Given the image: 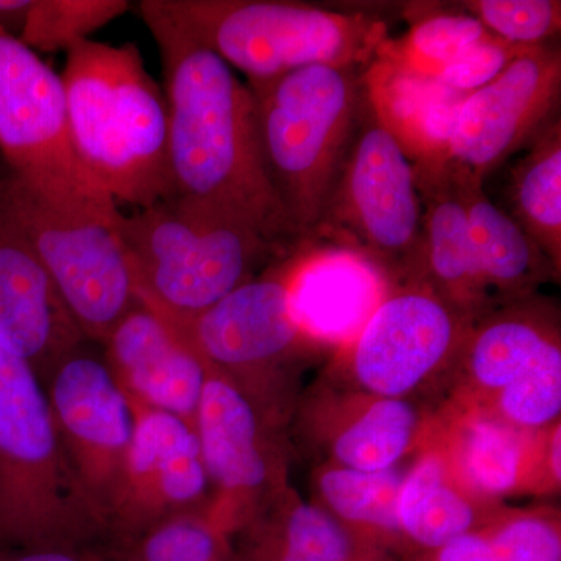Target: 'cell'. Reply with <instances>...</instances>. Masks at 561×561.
Returning a JSON list of instances; mask_svg holds the SVG:
<instances>
[{"mask_svg": "<svg viewBox=\"0 0 561 561\" xmlns=\"http://www.w3.org/2000/svg\"><path fill=\"white\" fill-rule=\"evenodd\" d=\"M241 545L236 546L241 561H320L254 534H241Z\"/></svg>", "mask_w": 561, "mask_h": 561, "instance_id": "obj_37", "label": "cell"}, {"mask_svg": "<svg viewBox=\"0 0 561 561\" xmlns=\"http://www.w3.org/2000/svg\"><path fill=\"white\" fill-rule=\"evenodd\" d=\"M526 149L511 173L508 214L561 272V121Z\"/></svg>", "mask_w": 561, "mask_h": 561, "instance_id": "obj_27", "label": "cell"}, {"mask_svg": "<svg viewBox=\"0 0 561 561\" xmlns=\"http://www.w3.org/2000/svg\"><path fill=\"white\" fill-rule=\"evenodd\" d=\"M0 206L46 265L84 337L105 342L139 302L117 203L106 192L39 187L11 173L0 180Z\"/></svg>", "mask_w": 561, "mask_h": 561, "instance_id": "obj_6", "label": "cell"}, {"mask_svg": "<svg viewBox=\"0 0 561 561\" xmlns=\"http://www.w3.org/2000/svg\"><path fill=\"white\" fill-rule=\"evenodd\" d=\"M70 467L106 526L135 431V411L108 364L91 354L65 357L43 383Z\"/></svg>", "mask_w": 561, "mask_h": 561, "instance_id": "obj_15", "label": "cell"}, {"mask_svg": "<svg viewBox=\"0 0 561 561\" xmlns=\"http://www.w3.org/2000/svg\"><path fill=\"white\" fill-rule=\"evenodd\" d=\"M459 404V402H457ZM497 419L524 431L559 423L561 413V341L551 343L515 381L481 402Z\"/></svg>", "mask_w": 561, "mask_h": 561, "instance_id": "obj_31", "label": "cell"}, {"mask_svg": "<svg viewBox=\"0 0 561 561\" xmlns=\"http://www.w3.org/2000/svg\"><path fill=\"white\" fill-rule=\"evenodd\" d=\"M489 35L481 22L461 9L427 11L413 20L401 38L387 39L376 57L409 76L437 80L456 58Z\"/></svg>", "mask_w": 561, "mask_h": 561, "instance_id": "obj_29", "label": "cell"}, {"mask_svg": "<svg viewBox=\"0 0 561 561\" xmlns=\"http://www.w3.org/2000/svg\"><path fill=\"white\" fill-rule=\"evenodd\" d=\"M84 339L46 265L0 206V348L44 383Z\"/></svg>", "mask_w": 561, "mask_h": 561, "instance_id": "obj_18", "label": "cell"}, {"mask_svg": "<svg viewBox=\"0 0 561 561\" xmlns=\"http://www.w3.org/2000/svg\"><path fill=\"white\" fill-rule=\"evenodd\" d=\"M421 225L415 169L365 92L359 127L312 243L353 254L390 287L402 286L415 273Z\"/></svg>", "mask_w": 561, "mask_h": 561, "instance_id": "obj_9", "label": "cell"}, {"mask_svg": "<svg viewBox=\"0 0 561 561\" xmlns=\"http://www.w3.org/2000/svg\"><path fill=\"white\" fill-rule=\"evenodd\" d=\"M404 472L359 471L317 463L311 476L312 501L365 540L397 557L404 556L398 526V494Z\"/></svg>", "mask_w": 561, "mask_h": 561, "instance_id": "obj_26", "label": "cell"}, {"mask_svg": "<svg viewBox=\"0 0 561 561\" xmlns=\"http://www.w3.org/2000/svg\"><path fill=\"white\" fill-rule=\"evenodd\" d=\"M103 343L106 364L131 402L194 426L209 367L169 321L138 302Z\"/></svg>", "mask_w": 561, "mask_h": 561, "instance_id": "obj_20", "label": "cell"}, {"mask_svg": "<svg viewBox=\"0 0 561 561\" xmlns=\"http://www.w3.org/2000/svg\"><path fill=\"white\" fill-rule=\"evenodd\" d=\"M364 87L373 110L411 160L416 176L445 171L463 95L438 81L401 72L378 57L364 68Z\"/></svg>", "mask_w": 561, "mask_h": 561, "instance_id": "obj_23", "label": "cell"}, {"mask_svg": "<svg viewBox=\"0 0 561 561\" xmlns=\"http://www.w3.org/2000/svg\"><path fill=\"white\" fill-rule=\"evenodd\" d=\"M423 443L435 446L461 485L489 504L560 493V424L524 431L479 405L445 401L430 409Z\"/></svg>", "mask_w": 561, "mask_h": 561, "instance_id": "obj_12", "label": "cell"}, {"mask_svg": "<svg viewBox=\"0 0 561 561\" xmlns=\"http://www.w3.org/2000/svg\"><path fill=\"white\" fill-rule=\"evenodd\" d=\"M415 456L402 476L398 494L404 556L437 548L479 529L502 505L483 502L465 489L443 454L430 443H423Z\"/></svg>", "mask_w": 561, "mask_h": 561, "instance_id": "obj_25", "label": "cell"}, {"mask_svg": "<svg viewBox=\"0 0 561 561\" xmlns=\"http://www.w3.org/2000/svg\"><path fill=\"white\" fill-rule=\"evenodd\" d=\"M131 405L135 431L106 516V538L114 546L175 516L209 511L213 502L194 426L172 413Z\"/></svg>", "mask_w": 561, "mask_h": 561, "instance_id": "obj_14", "label": "cell"}, {"mask_svg": "<svg viewBox=\"0 0 561 561\" xmlns=\"http://www.w3.org/2000/svg\"><path fill=\"white\" fill-rule=\"evenodd\" d=\"M90 551V549H88ZM88 551H31L0 549V561H84Z\"/></svg>", "mask_w": 561, "mask_h": 561, "instance_id": "obj_38", "label": "cell"}, {"mask_svg": "<svg viewBox=\"0 0 561 561\" xmlns=\"http://www.w3.org/2000/svg\"><path fill=\"white\" fill-rule=\"evenodd\" d=\"M247 84L273 195L294 234L312 243L359 127L364 68L311 66Z\"/></svg>", "mask_w": 561, "mask_h": 561, "instance_id": "obj_3", "label": "cell"}, {"mask_svg": "<svg viewBox=\"0 0 561 561\" xmlns=\"http://www.w3.org/2000/svg\"><path fill=\"white\" fill-rule=\"evenodd\" d=\"M561 51L530 47L496 79L461 102L449 146V164L485 180L560 119Z\"/></svg>", "mask_w": 561, "mask_h": 561, "instance_id": "obj_16", "label": "cell"}, {"mask_svg": "<svg viewBox=\"0 0 561 561\" xmlns=\"http://www.w3.org/2000/svg\"><path fill=\"white\" fill-rule=\"evenodd\" d=\"M294 253L190 320L161 316L280 430L294 415L302 371L327 353L290 311L287 278Z\"/></svg>", "mask_w": 561, "mask_h": 561, "instance_id": "obj_8", "label": "cell"}, {"mask_svg": "<svg viewBox=\"0 0 561 561\" xmlns=\"http://www.w3.org/2000/svg\"><path fill=\"white\" fill-rule=\"evenodd\" d=\"M84 561H113L110 557L103 556V553L94 551V549H90L84 556Z\"/></svg>", "mask_w": 561, "mask_h": 561, "instance_id": "obj_40", "label": "cell"}, {"mask_svg": "<svg viewBox=\"0 0 561 561\" xmlns=\"http://www.w3.org/2000/svg\"><path fill=\"white\" fill-rule=\"evenodd\" d=\"M561 341L560 311L540 294L502 305L471 321L437 389L440 402L481 404L515 381L551 343Z\"/></svg>", "mask_w": 561, "mask_h": 561, "instance_id": "obj_19", "label": "cell"}, {"mask_svg": "<svg viewBox=\"0 0 561 561\" xmlns=\"http://www.w3.org/2000/svg\"><path fill=\"white\" fill-rule=\"evenodd\" d=\"M70 144L114 202L147 209L175 195L168 99L133 43L87 41L61 76Z\"/></svg>", "mask_w": 561, "mask_h": 561, "instance_id": "obj_2", "label": "cell"}, {"mask_svg": "<svg viewBox=\"0 0 561 561\" xmlns=\"http://www.w3.org/2000/svg\"><path fill=\"white\" fill-rule=\"evenodd\" d=\"M249 83L311 66L365 68L389 39L382 18L283 0H161Z\"/></svg>", "mask_w": 561, "mask_h": 561, "instance_id": "obj_7", "label": "cell"}, {"mask_svg": "<svg viewBox=\"0 0 561 561\" xmlns=\"http://www.w3.org/2000/svg\"><path fill=\"white\" fill-rule=\"evenodd\" d=\"M402 561H493L491 549L482 527L460 535L454 540L401 557Z\"/></svg>", "mask_w": 561, "mask_h": 561, "instance_id": "obj_36", "label": "cell"}, {"mask_svg": "<svg viewBox=\"0 0 561 561\" xmlns=\"http://www.w3.org/2000/svg\"><path fill=\"white\" fill-rule=\"evenodd\" d=\"M454 172L463 194L476 265L494 308L531 297L542 284L559 280L560 272L540 247L490 201L483 181L459 169Z\"/></svg>", "mask_w": 561, "mask_h": 561, "instance_id": "obj_24", "label": "cell"}, {"mask_svg": "<svg viewBox=\"0 0 561 561\" xmlns=\"http://www.w3.org/2000/svg\"><path fill=\"white\" fill-rule=\"evenodd\" d=\"M194 430L213 489L210 519L238 537L290 485L289 443L284 430L210 367Z\"/></svg>", "mask_w": 561, "mask_h": 561, "instance_id": "obj_11", "label": "cell"}, {"mask_svg": "<svg viewBox=\"0 0 561 561\" xmlns=\"http://www.w3.org/2000/svg\"><path fill=\"white\" fill-rule=\"evenodd\" d=\"M128 9L125 0H32L20 39L33 51H69Z\"/></svg>", "mask_w": 561, "mask_h": 561, "instance_id": "obj_32", "label": "cell"}, {"mask_svg": "<svg viewBox=\"0 0 561 561\" xmlns=\"http://www.w3.org/2000/svg\"><path fill=\"white\" fill-rule=\"evenodd\" d=\"M113 561H241L208 511L186 513L114 546Z\"/></svg>", "mask_w": 561, "mask_h": 561, "instance_id": "obj_30", "label": "cell"}, {"mask_svg": "<svg viewBox=\"0 0 561 561\" xmlns=\"http://www.w3.org/2000/svg\"><path fill=\"white\" fill-rule=\"evenodd\" d=\"M119 227L136 298L169 320L198 316L305 243L172 198L122 214Z\"/></svg>", "mask_w": 561, "mask_h": 561, "instance_id": "obj_5", "label": "cell"}, {"mask_svg": "<svg viewBox=\"0 0 561 561\" xmlns=\"http://www.w3.org/2000/svg\"><path fill=\"white\" fill-rule=\"evenodd\" d=\"M482 530L493 561H561L559 508H511L502 504Z\"/></svg>", "mask_w": 561, "mask_h": 561, "instance_id": "obj_33", "label": "cell"}, {"mask_svg": "<svg viewBox=\"0 0 561 561\" xmlns=\"http://www.w3.org/2000/svg\"><path fill=\"white\" fill-rule=\"evenodd\" d=\"M139 11L157 41L168 87L172 201L302 243L265 175L247 81L169 14L161 0H142Z\"/></svg>", "mask_w": 561, "mask_h": 561, "instance_id": "obj_1", "label": "cell"}, {"mask_svg": "<svg viewBox=\"0 0 561 561\" xmlns=\"http://www.w3.org/2000/svg\"><path fill=\"white\" fill-rule=\"evenodd\" d=\"M416 183L423 202V225L411 283L426 287L470 320L493 311L476 265L456 172L448 165L437 175L416 176Z\"/></svg>", "mask_w": 561, "mask_h": 561, "instance_id": "obj_22", "label": "cell"}, {"mask_svg": "<svg viewBox=\"0 0 561 561\" xmlns=\"http://www.w3.org/2000/svg\"><path fill=\"white\" fill-rule=\"evenodd\" d=\"M105 538L102 513L55 431L43 382L0 348V549L88 551Z\"/></svg>", "mask_w": 561, "mask_h": 561, "instance_id": "obj_4", "label": "cell"}, {"mask_svg": "<svg viewBox=\"0 0 561 561\" xmlns=\"http://www.w3.org/2000/svg\"><path fill=\"white\" fill-rule=\"evenodd\" d=\"M245 531L320 561H394L316 502L302 500L290 485Z\"/></svg>", "mask_w": 561, "mask_h": 561, "instance_id": "obj_28", "label": "cell"}, {"mask_svg": "<svg viewBox=\"0 0 561 561\" xmlns=\"http://www.w3.org/2000/svg\"><path fill=\"white\" fill-rule=\"evenodd\" d=\"M0 151L11 173L35 186L102 191L81 168L70 144L61 77L3 27H0Z\"/></svg>", "mask_w": 561, "mask_h": 561, "instance_id": "obj_13", "label": "cell"}, {"mask_svg": "<svg viewBox=\"0 0 561 561\" xmlns=\"http://www.w3.org/2000/svg\"><path fill=\"white\" fill-rule=\"evenodd\" d=\"M527 49L530 47L515 46L489 35L463 51L435 81L467 98L471 92L481 90L501 76L508 65Z\"/></svg>", "mask_w": 561, "mask_h": 561, "instance_id": "obj_35", "label": "cell"}, {"mask_svg": "<svg viewBox=\"0 0 561 561\" xmlns=\"http://www.w3.org/2000/svg\"><path fill=\"white\" fill-rule=\"evenodd\" d=\"M472 320L420 284L390 287L327 381L394 400L438 387Z\"/></svg>", "mask_w": 561, "mask_h": 561, "instance_id": "obj_10", "label": "cell"}, {"mask_svg": "<svg viewBox=\"0 0 561 561\" xmlns=\"http://www.w3.org/2000/svg\"><path fill=\"white\" fill-rule=\"evenodd\" d=\"M287 287L298 327L332 353L359 334L390 289L378 272L353 254L311 242L291 254Z\"/></svg>", "mask_w": 561, "mask_h": 561, "instance_id": "obj_21", "label": "cell"}, {"mask_svg": "<svg viewBox=\"0 0 561 561\" xmlns=\"http://www.w3.org/2000/svg\"><path fill=\"white\" fill-rule=\"evenodd\" d=\"M461 5L490 35L515 46H545L560 33V0H468Z\"/></svg>", "mask_w": 561, "mask_h": 561, "instance_id": "obj_34", "label": "cell"}, {"mask_svg": "<svg viewBox=\"0 0 561 561\" xmlns=\"http://www.w3.org/2000/svg\"><path fill=\"white\" fill-rule=\"evenodd\" d=\"M430 409L415 401L378 397L331 381L313 383L298 398L295 430L320 463L387 471L419 453Z\"/></svg>", "mask_w": 561, "mask_h": 561, "instance_id": "obj_17", "label": "cell"}, {"mask_svg": "<svg viewBox=\"0 0 561 561\" xmlns=\"http://www.w3.org/2000/svg\"><path fill=\"white\" fill-rule=\"evenodd\" d=\"M32 0H0V27L10 32L11 27L22 28L31 10Z\"/></svg>", "mask_w": 561, "mask_h": 561, "instance_id": "obj_39", "label": "cell"}]
</instances>
